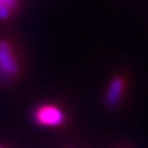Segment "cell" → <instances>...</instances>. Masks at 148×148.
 Returning a JSON list of instances; mask_svg holds the SVG:
<instances>
[{"label": "cell", "instance_id": "cell-4", "mask_svg": "<svg viewBox=\"0 0 148 148\" xmlns=\"http://www.w3.org/2000/svg\"><path fill=\"white\" fill-rule=\"evenodd\" d=\"M9 14H11V9H9L3 1H0V18L1 20L8 18Z\"/></svg>", "mask_w": 148, "mask_h": 148}, {"label": "cell", "instance_id": "cell-5", "mask_svg": "<svg viewBox=\"0 0 148 148\" xmlns=\"http://www.w3.org/2000/svg\"><path fill=\"white\" fill-rule=\"evenodd\" d=\"M0 1H3L9 9L12 8H16L17 7V0H0Z\"/></svg>", "mask_w": 148, "mask_h": 148}, {"label": "cell", "instance_id": "cell-2", "mask_svg": "<svg viewBox=\"0 0 148 148\" xmlns=\"http://www.w3.org/2000/svg\"><path fill=\"white\" fill-rule=\"evenodd\" d=\"M33 118L41 126L56 127L64 122L66 115L59 108L53 106V105H43V106L37 108Z\"/></svg>", "mask_w": 148, "mask_h": 148}, {"label": "cell", "instance_id": "cell-1", "mask_svg": "<svg viewBox=\"0 0 148 148\" xmlns=\"http://www.w3.org/2000/svg\"><path fill=\"white\" fill-rule=\"evenodd\" d=\"M18 64L12 54L11 46L7 41H0V80L8 83L11 76L17 75Z\"/></svg>", "mask_w": 148, "mask_h": 148}, {"label": "cell", "instance_id": "cell-3", "mask_svg": "<svg viewBox=\"0 0 148 148\" xmlns=\"http://www.w3.org/2000/svg\"><path fill=\"white\" fill-rule=\"evenodd\" d=\"M123 92H125V81L122 77L117 76V77L112 79V81L108 85L106 93H105V103L109 109H114L121 103V100L123 97Z\"/></svg>", "mask_w": 148, "mask_h": 148}]
</instances>
